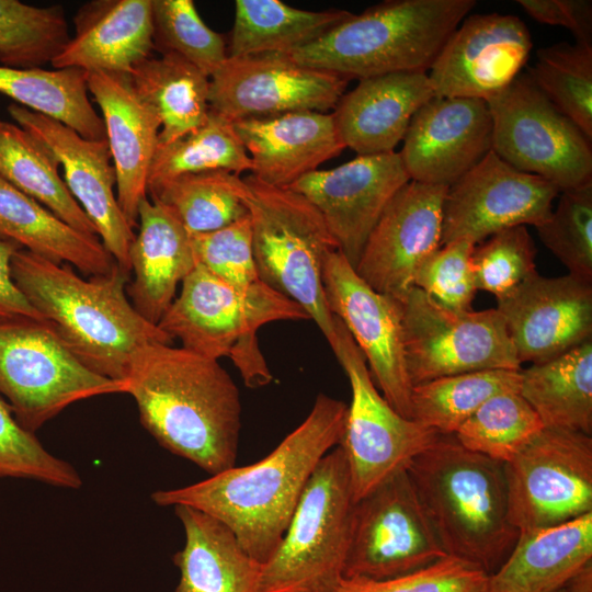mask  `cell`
I'll use <instances>...</instances> for the list:
<instances>
[{
  "label": "cell",
  "instance_id": "1",
  "mask_svg": "<svg viewBox=\"0 0 592 592\" xmlns=\"http://www.w3.org/2000/svg\"><path fill=\"white\" fill-rule=\"evenodd\" d=\"M348 405L319 394L307 418L264 458L151 494L159 506L187 505L226 524L265 563L286 532L318 463L341 444Z\"/></svg>",
  "mask_w": 592,
  "mask_h": 592
},
{
  "label": "cell",
  "instance_id": "2",
  "mask_svg": "<svg viewBox=\"0 0 592 592\" xmlns=\"http://www.w3.org/2000/svg\"><path fill=\"white\" fill-rule=\"evenodd\" d=\"M124 394L134 399L141 425L170 453L209 475L236 466L240 396L218 361L148 344L132 361Z\"/></svg>",
  "mask_w": 592,
  "mask_h": 592
},
{
  "label": "cell",
  "instance_id": "3",
  "mask_svg": "<svg viewBox=\"0 0 592 592\" xmlns=\"http://www.w3.org/2000/svg\"><path fill=\"white\" fill-rule=\"evenodd\" d=\"M12 278L66 348L90 371L125 383L135 354L172 338L138 314L127 298L128 272L80 277L25 249L11 261Z\"/></svg>",
  "mask_w": 592,
  "mask_h": 592
},
{
  "label": "cell",
  "instance_id": "4",
  "mask_svg": "<svg viewBox=\"0 0 592 592\" xmlns=\"http://www.w3.org/2000/svg\"><path fill=\"white\" fill-rule=\"evenodd\" d=\"M406 470L447 556L494 573L520 534L509 519L503 463L440 435Z\"/></svg>",
  "mask_w": 592,
  "mask_h": 592
},
{
  "label": "cell",
  "instance_id": "5",
  "mask_svg": "<svg viewBox=\"0 0 592 592\" xmlns=\"http://www.w3.org/2000/svg\"><path fill=\"white\" fill-rule=\"evenodd\" d=\"M475 0H387L352 13L288 55L298 64L349 80L428 72Z\"/></svg>",
  "mask_w": 592,
  "mask_h": 592
},
{
  "label": "cell",
  "instance_id": "6",
  "mask_svg": "<svg viewBox=\"0 0 592 592\" xmlns=\"http://www.w3.org/2000/svg\"><path fill=\"white\" fill-rule=\"evenodd\" d=\"M278 320L310 318L298 304L261 281L239 289L196 265L157 326L178 338L187 351L216 361L230 357L246 386L260 388L273 376L259 349L257 331Z\"/></svg>",
  "mask_w": 592,
  "mask_h": 592
},
{
  "label": "cell",
  "instance_id": "7",
  "mask_svg": "<svg viewBox=\"0 0 592 592\" xmlns=\"http://www.w3.org/2000/svg\"><path fill=\"white\" fill-rule=\"evenodd\" d=\"M241 196L248 209L259 280L298 304L334 344L333 315L322 286V264L338 250L322 216L303 195L243 177Z\"/></svg>",
  "mask_w": 592,
  "mask_h": 592
},
{
  "label": "cell",
  "instance_id": "8",
  "mask_svg": "<svg viewBox=\"0 0 592 592\" xmlns=\"http://www.w3.org/2000/svg\"><path fill=\"white\" fill-rule=\"evenodd\" d=\"M354 499L338 445L318 463L257 592H334L343 578Z\"/></svg>",
  "mask_w": 592,
  "mask_h": 592
},
{
  "label": "cell",
  "instance_id": "9",
  "mask_svg": "<svg viewBox=\"0 0 592 592\" xmlns=\"http://www.w3.org/2000/svg\"><path fill=\"white\" fill-rule=\"evenodd\" d=\"M124 392L125 383L86 367L46 321L0 320V395L25 430L35 433L77 401Z\"/></svg>",
  "mask_w": 592,
  "mask_h": 592
},
{
  "label": "cell",
  "instance_id": "10",
  "mask_svg": "<svg viewBox=\"0 0 592 592\" xmlns=\"http://www.w3.org/2000/svg\"><path fill=\"white\" fill-rule=\"evenodd\" d=\"M492 147L513 168L537 175L559 192L592 182V146L526 73L487 101Z\"/></svg>",
  "mask_w": 592,
  "mask_h": 592
},
{
  "label": "cell",
  "instance_id": "11",
  "mask_svg": "<svg viewBox=\"0 0 592 592\" xmlns=\"http://www.w3.org/2000/svg\"><path fill=\"white\" fill-rule=\"evenodd\" d=\"M400 304L406 366L412 387L470 372L521 369L497 308L447 309L418 287H412Z\"/></svg>",
  "mask_w": 592,
  "mask_h": 592
},
{
  "label": "cell",
  "instance_id": "12",
  "mask_svg": "<svg viewBox=\"0 0 592 592\" xmlns=\"http://www.w3.org/2000/svg\"><path fill=\"white\" fill-rule=\"evenodd\" d=\"M331 346L351 386L341 446L356 502L430 447L441 434L398 413L374 384L364 355L343 322L333 315Z\"/></svg>",
  "mask_w": 592,
  "mask_h": 592
},
{
  "label": "cell",
  "instance_id": "13",
  "mask_svg": "<svg viewBox=\"0 0 592 592\" xmlns=\"http://www.w3.org/2000/svg\"><path fill=\"white\" fill-rule=\"evenodd\" d=\"M503 466L509 519L519 532L592 512V436L544 428Z\"/></svg>",
  "mask_w": 592,
  "mask_h": 592
},
{
  "label": "cell",
  "instance_id": "14",
  "mask_svg": "<svg viewBox=\"0 0 592 592\" xmlns=\"http://www.w3.org/2000/svg\"><path fill=\"white\" fill-rule=\"evenodd\" d=\"M446 556L406 468L354 503L343 578H397Z\"/></svg>",
  "mask_w": 592,
  "mask_h": 592
},
{
  "label": "cell",
  "instance_id": "15",
  "mask_svg": "<svg viewBox=\"0 0 592 592\" xmlns=\"http://www.w3.org/2000/svg\"><path fill=\"white\" fill-rule=\"evenodd\" d=\"M349 81L300 65L288 54L227 57L209 77V110L230 122L298 111L327 113Z\"/></svg>",
  "mask_w": 592,
  "mask_h": 592
},
{
  "label": "cell",
  "instance_id": "16",
  "mask_svg": "<svg viewBox=\"0 0 592 592\" xmlns=\"http://www.w3.org/2000/svg\"><path fill=\"white\" fill-rule=\"evenodd\" d=\"M559 190L548 181L513 168L490 150L447 187L441 247L468 241L477 246L515 226L545 223Z\"/></svg>",
  "mask_w": 592,
  "mask_h": 592
},
{
  "label": "cell",
  "instance_id": "17",
  "mask_svg": "<svg viewBox=\"0 0 592 592\" xmlns=\"http://www.w3.org/2000/svg\"><path fill=\"white\" fill-rule=\"evenodd\" d=\"M321 278L329 310L349 330L383 397L412 419L400 300L368 286L339 250L325 258Z\"/></svg>",
  "mask_w": 592,
  "mask_h": 592
},
{
  "label": "cell",
  "instance_id": "18",
  "mask_svg": "<svg viewBox=\"0 0 592 592\" xmlns=\"http://www.w3.org/2000/svg\"><path fill=\"white\" fill-rule=\"evenodd\" d=\"M410 181L399 152L357 156L329 170L312 171L288 189L322 216L338 250L354 269L395 194Z\"/></svg>",
  "mask_w": 592,
  "mask_h": 592
},
{
  "label": "cell",
  "instance_id": "19",
  "mask_svg": "<svg viewBox=\"0 0 592 592\" xmlns=\"http://www.w3.org/2000/svg\"><path fill=\"white\" fill-rule=\"evenodd\" d=\"M532 46L530 31L519 16L468 14L426 72L434 95L487 102L521 73Z\"/></svg>",
  "mask_w": 592,
  "mask_h": 592
},
{
  "label": "cell",
  "instance_id": "20",
  "mask_svg": "<svg viewBox=\"0 0 592 592\" xmlns=\"http://www.w3.org/2000/svg\"><path fill=\"white\" fill-rule=\"evenodd\" d=\"M8 112L62 167L68 190L94 225L101 242L116 264L129 273L135 234L114 194L116 174L107 141L83 138L59 121L16 103L10 104Z\"/></svg>",
  "mask_w": 592,
  "mask_h": 592
},
{
  "label": "cell",
  "instance_id": "21",
  "mask_svg": "<svg viewBox=\"0 0 592 592\" xmlns=\"http://www.w3.org/2000/svg\"><path fill=\"white\" fill-rule=\"evenodd\" d=\"M447 186L407 182L372 230L356 274L374 291L402 300L422 263L441 247Z\"/></svg>",
  "mask_w": 592,
  "mask_h": 592
},
{
  "label": "cell",
  "instance_id": "22",
  "mask_svg": "<svg viewBox=\"0 0 592 592\" xmlns=\"http://www.w3.org/2000/svg\"><path fill=\"white\" fill-rule=\"evenodd\" d=\"M520 364L542 363L592 340V283L535 273L497 300Z\"/></svg>",
  "mask_w": 592,
  "mask_h": 592
},
{
  "label": "cell",
  "instance_id": "23",
  "mask_svg": "<svg viewBox=\"0 0 592 592\" xmlns=\"http://www.w3.org/2000/svg\"><path fill=\"white\" fill-rule=\"evenodd\" d=\"M399 152L411 181L449 186L492 147L486 101L434 96L412 117Z\"/></svg>",
  "mask_w": 592,
  "mask_h": 592
},
{
  "label": "cell",
  "instance_id": "24",
  "mask_svg": "<svg viewBox=\"0 0 592 592\" xmlns=\"http://www.w3.org/2000/svg\"><path fill=\"white\" fill-rule=\"evenodd\" d=\"M86 79L102 113L116 174V197L134 228L138 225L139 204L148 196V178L161 124L136 93L128 73L90 71Z\"/></svg>",
  "mask_w": 592,
  "mask_h": 592
},
{
  "label": "cell",
  "instance_id": "25",
  "mask_svg": "<svg viewBox=\"0 0 592 592\" xmlns=\"http://www.w3.org/2000/svg\"><path fill=\"white\" fill-rule=\"evenodd\" d=\"M232 125L250 157L251 174L276 187L291 186L346 148L332 113L298 111Z\"/></svg>",
  "mask_w": 592,
  "mask_h": 592
},
{
  "label": "cell",
  "instance_id": "26",
  "mask_svg": "<svg viewBox=\"0 0 592 592\" xmlns=\"http://www.w3.org/2000/svg\"><path fill=\"white\" fill-rule=\"evenodd\" d=\"M426 72H394L358 80L332 112L345 147L358 156L395 151L418 110L434 98Z\"/></svg>",
  "mask_w": 592,
  "mask_h": 592
},
{
  "label": "cell",
  "instance_id": "27",
  "mask_svg": "<svg viewBox=\"0 0 592 592\" xmlns=\"http://www.w3.org/2000/svg\"><path fill=\"white\" fill-rule=\"evenodd\" d=\"M70 37L50 65L129 73L153 50L151 0H95L79 8Z\"/></svg>",
  "mask_w": 592,
  "mask_h": 592
},
{
  "label": "cell",
  "instance_id": "28",
  "mask_svg": "<svg viewBox=\"0 0 592 592\" xmlns=\"http://www.w3.org/2000/svg\"><path fill=\"white\" fill-rule=\"evenodd\" d=\"M138 228L129 249L134 281L126 292L138 314L158 325L174 300L178 285L197 263L190 232L148 196L138 207Z\"/></svg>",
  "mask_w": 592,
  "mask_h": 592
},
{
  "label": "cell",
  "instance_id": "29",
  "mask_svg": "<svg viewBox=\"0 0 592 592\" xmlns=\"http://www.w3.org/2000/svg\"><path fill=\"white\" fill-rule=\"evenodd\" d=\"M592 563V512L520 532L505 561L490 576V592H554Z\"/></svg>",
  "mask_w": 592,
  "mask_h": 592
},
{
  "label": "cell",
  "instance_id": "30",
  "mask_svg": "<svg viewBox=\"0 0 592 592\" xmlns=\"http://www.w3.org/2000/svg\"><path fill=\"white\" fill-rule=\"evenodd\" d=\"M185 543L174 557V592H257L263 563L252 558L223 522L187 505L173 506Z\"/></svg>",
  "mask_w": 592,
  "mask_h": 592
},
{
  "label": "cell",
  "instance_id": "31",
  "mask_svg": "<svg viewBox=\"0 0 592 592\" xmlns=\"http://www.w3.org/2000/svg\"><path fill=\"white\" fill-rule=\"evenodd\" d=\"M0 238L92 276L117 265L96 236L71 227L0 177Z\"/></svg>",
  "mask_w": 592,
  "mask_h": 592
},
{
  "label": "cell",
  "instance_id": "32",
  "mask_svg": "<svg viewBox=\"0 0 592 592\" xmlns=\"http://www.w3.org/2000/svg\"><path fill=\"white\" fill-rule=\"evenodd\" d=\"M520 374L519 391L544 428L592 436V340Z\"/></svg>",
  "mask_w": 592,
  "mask_h": 592
},
{
  "label": "cell",
  "instance_id": "33",
  "mask_svg": "<svg viewBox=\"0 0 592 592\" xmlns=\"http://www.w3.org/2000/svg\"><path fill=\"white\" fill-rule=\"evenodd\" d=\"M138 96L158 116L159 144L202 126L209 114V77L174 54L151 55L128 73Z\"/></svg>",
  "mask_w": 592,
  "mask_h": 592
},
{
  "label": "cell",
  "instance_id": "34",
  "mask_svg": "<svg viewBox=\"0 0 592 592\" xmlns=\"http://www.w3.org/2000/svg\"><path fill=\"white\" fill-rule=\"evenodd\" d=\"M352 15L340 9L309 11L280 0H236L228 57L281 53L304 47Z\"/></svg>",
  "mask_w": 592,
  "mask_h": 592
},
{
  "label": "cell",
  "instance_id": "35",
  "mask_svg": "<svg viewBox=\"0 0 592 592\" xmlns=\"http://www.w3.org/2000/svg\"><path fill=\"white\" fill-rule=\"evenodd\" d=\"M86 71L0 66V93L16 104L67 125L83 138L106 140L89 95Z\"/></svg>",
  "mask_w": 592,
  "mask_h": 592
},
{
  "label": "cell",
  "instance_id": "36",
  "mask_svg": "<svg viewBox=\"0 0 592 592\" xmlns=\"http://www.w3.org/2000/svg\"><path fill=\"white\" fill-rule=\"evenodd\" d=\"M50 151L19 125L0 119V177L77 230L98 236Z\"/></svg>",
  "mask_w": 592,
  "mask_h": 592
},
{
  "label": "cell",
  "instance_id": "37",
  "mask_svg": "<svg viewBox=\"0 0 592 592\" xmlns=\"http://www.w3.org/2000/svg\"><path fill=\"white\" fill-rule=\"evenodd\" d=\"M242 177L214 170L189 173L150 185L147 195L168 208L190 234L224 228L246 216Z\"/></svg>",
  "mask_w": 592,
  "mask_h": 592
},
{
  "label": "cell",
  "instance_id": "38",
  "mask_svg": "<svg viewBox=\"0 0 592 592\" xmlns=\"http://www.w3.org/2000/svg\"><path fill=\"white\" fill-rule=\"evenodd\" d=\"M520 371L486 369L414 385L412 420L441 435H454L489 398L502 391L520 390Z\"/></svg>",
  "mask_w": 592,
  "mask_h": 592
},
{
  "label": "cell",
  "instance_id": "39",
  "mask_svg": "<svg viewBox=\"0 0 592 592\" xmlns=\"http://www.w3.org/2000/svg\"><path fill=\"white\" fill-rule=\"evenodd\" d=\"M214 170L240 174L251 172L252 163L232 122L209 111L206 122L197 129L171 143L158 144L148 186L179 175Z\"/></svg>",
  "mask_w": 592,
  "mask_h": 592
},
{
  "label": "cell",
  "instance_id": "40",
  "mask_svg": "<svg viewBox=\"0 0 592 592\" xmlns=\"http://www.w3.org/2000/svg\"><path fill=\"white\" fill-rule=\"evenodd\" d=\"M526 75L592 140V45L560 42L542 47Z\"/></svg>",
  "mask_w": 592,
  "mask_h": 592
},
{
  "label": "cell",
  "instance_id": "41",
  "mask_svg": "<svg viewBox=\"0 0 592 592\" xmlns=\"http://www.w3.org/2000/svg\"><path fill=\"white\" fill-rule=\"evenodd\" d=\"M543 429L539 417L520 391L508 390L483 402L454 437L465 448L504 464Z\"/></svg>",
  "mask_w": 592,
  "mask_h": 592
},
{
  "label": "cell",
  "instance_id": "42",
  "mask_svg": "<svg viewBox=\"0 0 592 592\" xmlns=\"http://www.w3.org/2000/svg\"><path fill=\"white\" fill-rule=\"evenodd\" d=\"M70 39L61 5L36 7L0 0V64L41 68L52 62Z\"/></svg>",
  "mask_w": 592,
  "mask_h": 592
},
{
  "label": "cell",
  "instance_id": "43",
  "mask_svg": "<svg viewBox=\"0 0 592 592\" xmlns=\"http://www.w3.org/2000/svg\"><path fill=\"white\" fill-rule=\"evenodd\" d=\"M153 49L174 54L210 77L227 59L224 37L201 19L192 0H151Z\"/></svg>",
  "mask_w": 592,
  "mask_h": 592
},
{
  "label": "cell",
  "instance_id": "44",
  "mask_svg": "<svg viewBox=\"0 0 592 592\" xmlns=\"http://www.w3.org/2000/svg\"><path fill=\"white\" fill-rule=\"evenodd\" d=\"M560 193L549 218L535 228L568 274L592 283V182Z\"/></svg>",
  "mask_w": 592,
  "mask_h": 592
},
{
  "label": "cell",
  "instance_id": "45",
  "mask_svg": "<svg viewBox=\"0 0 592 592\" xmlns=\"http://www.w3.org/2000/svg\"><path fill=\"white\" fill-rule=\"evenodd\" d=\"M0 478H19L78 489L82 479L68 462L49 453L35 433L25 430L0 395Z\"/></svg>",
  "mask_w": 592,
  "mask_h": 592
},
{
  "label": "cell",
  "instance_id": "46",
  "mask_svg": "<svg viewBox=\"0 0 592 592\" xmlns=\"http://www.w3.org/2000/svg\"><path fill=\"white\" fill-rule=\"evenodd\" d=\"M536 248L526 226L501 230L475 246L471 269L477 291L497 300L513 292L536 271Z\"/></svg>",
  "mask_w": 592,
  "mask_h": 592
},
{
  "label": "cell",
  "instance_id": "47",
  "mask_svg": "<svg viewBox=\"0 0 592 592\" xmlns=\"http://www.w3.org/2000/svg\"><path fill=\"white\" fill-rule=\"evenodd\" d=\"M489 579L477 566L446 556L397 578H342L334 592H490Z\"/></svg>",
  "mask_w": 592,
  "mask_h": 592
},
{
  "label": "cell",
  "instance_id": "48",
  "mask_svg": "<svg viewBox=\"0 0 592 592\" xmlns=\"http://www.w3.org/2000/svg\"><path fill=\"white\" fill-rule=\"evenodd\" d=\"M190 236L197 265L216 277L239 289L260 281L249 215L224 228Z\"/></svg>",
  "mask_w": 592,
  "mask_h": 592
},
{
  "label": "cell",
  "instance_id": "49",
  "mask_svg": "<svg viewBox=\"0 0 592 592\" xmlns=\"http://www.w3.org/2000/svg\"><path fill=\"white\" fill-rule=\"evenodd\" d=\"M474 248L464 240L440 247L419 267L414 287L447 309H471L477 292L470 261Z\"/></svg>",
  "mask_w": 592,
  "mask_h": 592
},
{
  "label": "cell",
  "instance_id": "50",
  "mask_svg": "<svg viewBox=\"0 0 592 592\" xmlns=\"http://www.w3.org/2000/svg\"><path fill=\"white\" fill-rule=\"evenodd\" d=\"M520 7L542 24L563 26L576 42L592 45V2L590 0H517Z\"/></svg>",
  "mask_w": 592,
  "mask_h": 592
},
{
  "label": "cell",
  "instance_id": "51",
  "mask_svg": "<svg viewBox=\"0 0 592 592\" xmlns=\"http://www.w3.org/2000/svg\"><path fill=\"white\" fill-rule=\"evenodd\" d=\"M19 249L21 247L15 242L0 238V320L33 319L45 321L12 278L11 261Z\"/></svg>",
  "mask_w": 592,
  "mask_h": 592
},
{
  "label": "cell",
  "instance_id": "52",
  "mask_svg": "<svg viewBox=\"0 0 592 592\" xmlns=\"http://www.w3.org/2000/svg\"><path fill=\"white\" fill-rule=\"evenodd\" d=\"M554 592H592V563Z\"/></svg>",
  "mask_w": 592,
  "mask_h": 592
}]
</instances>
